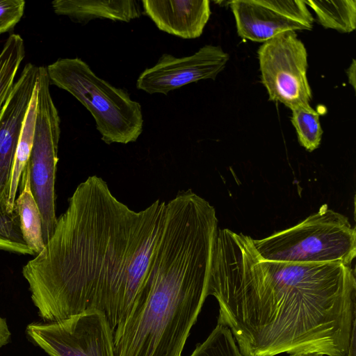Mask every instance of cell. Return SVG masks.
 Here are the masks:
<instances>
[{
    "mask_svg": "<svg viewBox=\"0 0 356 356\" xmlns=\"http://www.w3.org/2000/svg\"><path fill=\"white\" fill-rule=\"evenodd\" d=\"M165 202L135 211L96 175L78 185L43 249L22 268L45 322L88 309L118 333L147 288Z\"/></svg>",
    "mask_w": 356,
    "mask_h": 356,
    "instance_id": "1",
    "label": "cell"
},
{
    "mask_svg": "<svg viewBox=\"0 0 356 356\" xmlns=\"http://www.w3.org/2000/svg\"><path fill=\"white\" fill-rule=\"evenodd\" d=\"M209 295L243 356H348L356 323L350 266L264 261L250 236L218 229Z\"/></svg>",
    "mask_w": 356,
    "mask_h": 356,
    "instance_id": "2",
    "label": "cell"
},
{
    "mask_svg": "<svg viewBox=\"0 0 356 356\" xmlns=\"http://www.w3.org/2000/svg\"><path fill=\"white\" fill-rule=\"evenodd\" d=\"M217 233L199 211H165L147 290L114 334L115 356H181L209 296Z\"/></svg>",
    "mask_w": 356,
    "mask_h": 356,
    "instance_id": "3",
    "label": "cell"
},
{
    "mask_svg": "<svg viewBox=\"0 0 356 356\" xmlns=\"http://www.w3.org/2000/svg\"><path fill=\"white\" fill-rule=\"evenodd\" d=\"M47 71L50 83L67 91L90 113L105 143L137 140L143 129L142 108L125 90L97 76L79 58H59Z\"/></svg>",
    "mask_w": 356,
    "mask_h": 356,
    "instance_id": "4",
    "label": "cell"
},
{
    "mask_svg": "<svg viewBox=\"0 0 356 356\" xmlns=\"http://www.w3.org/2000/svg\"><path fill=\"white\" fill-rule=\"evenodd\" d=\"M252 244L264 261L350 266L356 255V231L346 216L323 204L296 225L252 238Z\"/></svg>",
    "mask_w": 356,
    "mask_h": 356,
    "instance_id": "5",
    "label": "cell"
},
{
    "mask_svg": "<svg viewBox=\"0 0 356 356\" xmlns=\"http://www.w3.org/2000/svg\"><path fill=\"white\" fill-rule=\"evenodd\" d=\"M49 86L47 67H39L35 123L28 167L31 192L41 213L44 244L52 236L57 222L55 181L60 134V120Z\"/></svg>",
    "mask_w": 356,
    "mask_h": 356,
    "instance_id": "6",
    "label": "cell"
},
{
    "mask_svg": "<svg viewBox=\"0 0 356 356\" xmlns=\"http://www.w3.org/2000/svg\"><path fill=\"white\" fill-rule=\"evenodd\" d=\"M26 332L49 356H115L114 331L97 309L59 321L33 322Z\"/></svg>",
    "mask_w": 356,
    "mask_h": 356,
    "instance_id": "7",
    "label": "cell"
},
{
    "mask_svg": "<svg viewBox=\"0 0 356 356\" xmlns=\"http://www.w3.org/2000/svg\"><path fill=\"white\" fill-rule=\"evenodd\" d=\"M261 82L268 100L290 109L309 104L312 99L307 76V52L295 31L280 33L264 42L257 51Z\"/></svg>",
    "mask_w": 356,
    "mask_h": 356,
    "instance_id": "8",
    "label": "cell"
},
{
    "mask_svg": "<svg viewBox=\"0 0 356 356\" xmlns=\"http://www.w3.org/2000/svg\"><path fill=\"white\" fill-rule=\"evenodd\" d=\"M229 6L238 35L264 42L287 31L312 30L314 17L302 0H234Z\"/></svg>",
    "mask_w": 356,
    "mask_h": 356,
    "instance_id": "9",
    "label": "cell"
},
{
    "mask_svg": "<svg viewBox=\"0 0 356 356\" xmlns=\"http://www.w3.org/2000/svg\"><path fill=\"white\" fill-rule=\"evenodd\" d=\"M229 55L220 46L206 44L194 54L177 58L163 54L152 67L138 76V90L168 95L185 85L204 79L214 80L226 66Z\"/></svg>",
    "mask_w": 356,
    "mask_h": 356,
    "instance_id": "10",
    "label": "cell"
},
{
    "mask_svg": "<svg viewBox=\"0 0 356 356\" xmlns=\"http://www.w3.org/2000/svg\"><path fill=\"white\" fill-rule=\"evenodd\" d=\"M38 76V67L25 65L0 116V204L6 208L17 147Z\"/></svg>",
    "mask_w": 356,
    "mask_h": 356,
    "instance_id": "11",
    "label": "cell"
},
{
    "mask_svg": "<svg viewBox=\"0 0 356 356\" xmlns=\"http://www.w3.org/2000/svg\"><path fill=\"white\" fill-rule=\"evenodd\" d=\"M143 8L159 30L184 39L199 38L208 22V0H143Z\"/></svg>",
    "mask_w": 356,
    "mask_h": 356,
    "instance_id": "12",
    "label": "cell"
},
{
    "mask_svg": "<svg viewBox=\"0 0 356 356\" xmlns=\"http://www.w3.org/2000/svg\"><path fill=\"white\" fill-rule=\"evenodd\" d=\"M51 4L56 14L78 23L95 19L129 22L141 15L139 3L134 0H56Z\"/></svg>",
    "mask_w": 356,
    "mask_h": 356,
    "instance_id": "13",
    "label": "cell"
},
{
    "mask_svg": "<svg viewBox=\"0 0 356 356\" xmlns=\"http://www.w3.org/2000/svg\"><path fill=\"white\" fill-rule=\"evenodd\" d=\"M19 188V195L15 199V208L19 216L21 232L26 244L38 254L43 249L44 242L41 213L31 189L28 163L22 173Z\"/></svg>",
    "mask_w": 356,
    "mask_h": 356,
    "instance_id": "14",
    "label": "cell"
},
{
    "mask_svg": "<svg viewBox=\"0 0 356 356\" xmlns=\"http://www.w3.org/2000/svg\"><path fill=\"white\" fill-rule=\"evenodd\" d=\"M315 13L318 23L325 29L350 33L356 28L355 0L304 1Z\"/></svg>",
    "mask_w": 356,
    "mask_h": 356,
    "instance_id": "15",
    "label": "cell"
},
{
    "mask_svg": "<svg viewBox=\"0 0 356 356\" xmlns=\"http://www.w3.org/2000/svg\"><path fill=\"white\" fill-rule=\"evenodd\" d=\"M37 106V89L35 90L27 110L20 134L13 168L10 194L7 209L9 212L15 211V202L19 188L22 173L29 160L34 136Z\"/></svg>",
    "mask_w": 356,
    "mask_h": 356,
    "instance_id": "16",
    "label": "cell"
},
{
    "mask_svg": "<svg viewBox=\"0 0 356 356\" xmlns=\"http://www.w3.org/2000/svg\"><path fill=\"white\" fill-rule=\"evenodd\" d=\"M25 56L22 38L11 34L0 53V116L13 91L14 80Z\"/></svg>",
    "mask_w": 356,
    "mask_h": 356,
    "instance_id": "17",
    "label": "cell"
},
{
    "mask_svg": "<svg viewBox=\"0 0 356 356\" xmlns=\"http://www.w3.org/2000/svg\"><path fill=\"white\" fill-rule=\"evenodd\" d=\"M291 110V121L300 145L309 152L317 149L323 135L318 113L309 104L300 105Z\"/></svg>",
    "mask_w": 356,
    "mask_h": 356,
    "instance_id": "18",
    "label": "cell"
},
{
    "mask_svg": "<svg viewBox=\"0 0 356 356\" xmlns=\"http://www.w3.org/2000/svg\"><path fill=\"white\" fill-rule=\"evenodd\" d=\"M0 250L20 254H35L25 242L20 229L18 213L9 212L0 204Z\"/></svg>",
    "mask_w": 356,
    "mask_h": 356,
    "instance_id": "19",
    "label": "cell"
},
{
    "mask_svg": "<svg viewBox=\"0 0 356 356\" xmlns=\"http://www.w3.org/2000/svg\"><path fill=\"white\" fill-rule=\"evenodd\" d=\"M189 356H243L227 326L218 323L208 337L198 343Z\"/></svg>",
    "mask_w": 356,
    "mask_h": 356,
    "instance_id": "20",
    "label": "cell"
},
{
    "mask_svg": "<svg viewBox=\"0 0 356 356\" xmlns=\"http://www.w3.org/2000/svg\"><path fill=\"white\" fill-rule=\"evenodd\" d=\"M24 6L23 0H0V34L10 31L19 22Z\"/></svg>",
    "mask_w": 356,
    "mask_h": 356,
    "instance_id": "21",
    "label": "cell"
},
{
    "mask_svg": "<svg viewBox=\"0 0 356 356\" xmlns=\"http://www.w3.org/2000/svg\"><path fill=\"white\" fill-rule=\"evenodd\" d=\"M10 336L6 318L0 316V348L10 341Z\"/></svg>",
    "mask_w": 356,
    "mask_h": 356,
    "instance_id": "22",
    "label": "cell"
},
{
    "mask_svg": "<svg viewBox=\"0 0 356 356\" xmlns=\"http://www.w3.org/2000/svg\"><path fill=\"white\" fill-rule=\"evenodd\" d=\"M355 60L353 59L352 63L346 70L348 79L349 83L353 86V89L355 90L356 81H355Z\"/></svg>",
    "mask_w": 356,
    "mask_h": 356,
    "instance_id": "23",
    "label": "cell"
},
{
    "mask_svg": "<svg viewBox=\"0 0 356 356\" xmlns=\"http://www.w3.org/2000/svg\"><path fill=\"white\" fill-rule=\"evenodd\" d=\"M348 356H355V332L353 334L351 338Z\"/></svg>",
    "mask_w": 356,
    "mask_h": 356,
    "instance_id": "24",
    "label": "cell"
},
{
    "mask_svg": "<svg viewBox=\"0 0 356 356\" xmlns=\"http://www.w3.org/2000/svg\"><path fill=\"white\" fill-rule=\"evenodd\" d=\"M293 356H323L322 354L317 353H305L295 355Z\"/></svg>",
    "mask_w": 356,
    "mask_h": 356,
    "instance_id": "25",
    "label": "cell"
}]
</instances>
